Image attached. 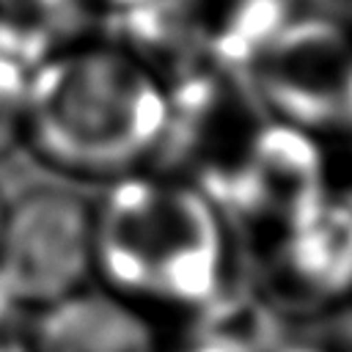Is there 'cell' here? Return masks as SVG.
Wrapping results in <instances>:
<instances>
[{"label": "cell", "mask_w": 352, "mask_h": 352, "mask_svg": "<svg viewBox=\"0 0 352 352\" xmlns=\"http://www.w3.org/2000/svg\"><path fill=\"white\" fill-rule=\"evenodd\" d=\"M30 352H165L148 308L88 283L85 289L28 316Z\"/></svg>", "instance_id": "8"}, {"label": "cell", "mask_w": 352, "mask_h": 352, "mask_svg": "<svg viewBox=\"0 0 352 352\" xmlns=\"http://www.w3.org/2000/svg\"><path fill=\"white\" fill-rule=\"evenodd\" d=\"M253 292L278 319H314L352 300V209L327 198L258 242Z\"/></svg>", "instance_id": "6"}, {"label": "cell", "mask_w": 352, "mask_h": 352, "mask_svg": "<svg viewBox=\"0 0 352 352\" xmlns=\"http://www.w3.org/2000/svg\"><path fill=\"white\" fill-rule=\"evenodd\" d=\"M94 278L143 305L195 314L231 283V228L195 184L146 168L94 204Z\"/></svg>", "instance_id": "2"}, {"label": "cell", "mask_w": 352, "mask_h": 352, "mask_svg": "<svg viewBox=\"0 0 352 352\" xmlns=\"http://www.w3.org/2000/svg\"><path fill=\"white\" fill-rule=\"evenodd\" d=\"M327 154V190L330 198L352 209V135L324 140Z\"/></svg>", "instance_id": "10"}, {"label": "cell", "mask_w": 352, "mask_h": 352, "mask_svg": "<svg viewBox=\"0 0 352 352\" xmlns=\"http://www.w3.org/2000/svg\"><path fill=\"white\" fill-rule=\"evenodd\" d=\"M170 352H239V349H234V346H228V344H223L217 338H209V336H201V333L190 330V336L176 349H170Z\"/></svg>", "instance_id": "11"}, {"label": "cell", "mask_w": 352, "mask_h": 352, "mask_svg": "<svg viewBox=\"0 0 352 352\" xmlns=\"http://www.w3.org/2000/svg\"><path fill=\"white\" fill-rule=\"evenodd\" d=\"M346 14H349V19H352V8H349V11H346Z\"/></svg>", "instance_id": "16"}, {"label": "cell", "mask_w": 352, "mask_h": 352, "mask_svg": "<svg viewBox=\"0 0 352 352\" xmlns=\"http://www.w3.org/2000/svg\"><path fill=\"white\" fill-rule=\"evenodd\" d=\"M88 3H91V8L96 11V16L104 22V19H110V16H118V14L129 11V8L143 6L146 0H88Z\"/></svg>", "instance_id": "12"}, {"label": "cell", "mask_w": 352, "mask_h": 352, "mask_svg": "<svg viewBox=\"0 0 352 352\" xmlns=\"http://www.w3.org/2000/svg\"><path fill=\"white\" fill-rule=\"evenodd\" d=\"M30 66L0 52V160L25 146Z\"/></svg>", "instance_id": "9"}, {"label": "cell", "mask_w": 352, "mask_h": 352, "mask_svg": "<svg viewBox=\"0 0 352 352\" xmlns=\"http://www.w3.org/2000/svg\"><path fill=\"white\" fill-rule=\"evenodd\" d=\"M3 209H6V198L0 195V220H3Z\"/></svg>", "instance_id": "15"}, {"label": "cell", "mask_w": 352, "mask_h": 352, "mask_svg": "<svg viewBox=\"0 0 352 352\" xmlns=\"http://www.w3.org/2000/svg\"><path fill=\"white\" fill-rule=\"evenodd\" d=\"M270 352H330L324 346H316V344H302V341H278Z\"/></svg>", "instance_id": "13"}, {"label": "cell", "mask_w": 352, "mask_h": 352, "mask_svg": "<svg viewBox=\"0 0 352 352\" xmlns=\"http://www.w3.org/2000/svg\"><path fill=\"white\" fill-rule=\"evenodd\" d=\"M170 116L165 82L110 38L30 66L25 146L50 170L110 184L151 168Z\"/></svg>", "instance_id": "1"}, {"label": "cell", "mask_w": 352, "mask_h": 352, "mask_svg": "<svg viewBox=\"0 0 352 352\" xmlns=\"http://www.w3.org/2000/svg\"><path fill=\"white\" fill-rule=\"evenodd\" d=\"M0 352H30L25 338H0Z\"/></svg>", "instance_id": "14"}, {"label": "cell", "mask_w": 352, "mask_h": 352, "mask_svg": "<svg viewBox=\"0 0 352 352\" xmlns=\"http://www.w3.org/2000/svg\"><path fill=\"white\" fill-rule=\"evenodd\" d=\"M94 283V204L60 184L6 201L0 292L16 314H36Z\"/></svg>", "instance_id": "3"}, {"label": "cell", "mask_w": 352, "mask_h": 352, "mask_svg": "<svg viewBox=\"0 0 352 352\" xmlns=\"http://www.w3.org/2000/svg\"><path fill=\"white\" fill-rule=\"evenodd\" d=\"M327 198L324 140L272 116L231 176L217 209L231 234L239 231L261 242L302 220Z\"/></svg>", "instance_id": "7"}, {"label": "cell", "mask_w": 352, "mask_h": 352, "mask_svg": "<svg viewBox=\"0 0 352 352\" xmlns=\"http://www.w3.org/2000/svg\"><path fill=\"white\" fill-rule=\"evenodd\" d=\"M170 116L151 162L220 204L231 176L272 118L248 74L206 69L168 88Z\"/></svg>", "instance_id": "5"}, {"label": "cell", "mask_w": 352, "mask_h": 352, "mask_svg": "<svg viewBox=\"0 0 352 352\" xmlns=\"http://www.w3.org/2000/svg\"><path fill=\"white\" fill-rule=\"evenodd\" d=\"M278 121L319 140L352 135V25L327 11L294 16L245 72Z\"/></svg>", "instance_id": "4"}]
</instances>
